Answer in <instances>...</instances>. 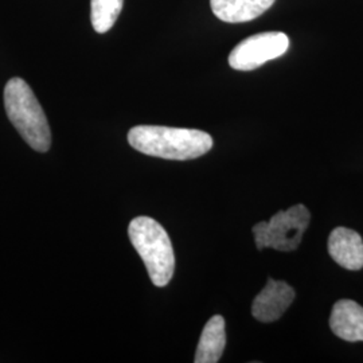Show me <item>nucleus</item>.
I'll use <instances>...</instances> for the list:
<instances>
[{"label":"nucleus","instance_id":"nucleus-1","mask_svg":"<svg viewBox=\"0 0 363 363\" xmlns=\"http://www.w3.org/2000/svg\"><path fill=\"white\" fill-rule=\"evenodd\" d=\"M128 142L144 155L169 160H191L208 154L213 147L211 136L203 130L162 125L133 127Z\"/></svg>","mask_w":363,"mask_h":363},{"label":"nucleus","instance_id":"nucleus-7","mask_svg":"<svg viewBox=\"0 0 363 363\" xmlns=\"http://www.w3.org/2000/svg\"><path fill=\"white\" fill-rule=\"evenodd\" d=\"M328 253L340 267L349 271L363 268L362 237L347 228H337L328 238Z\"/></svg>","mask_w":363,"mask_h":363},{"label":"nucleus","instance_id":"nucleus-8","mask_svg":"<svg viewBox=\"0 0 363 363\" xmlns=\"http://www.w3.org/2000/svg\"><path fill=\"white\" fill-rule=\"evenodd\" d=\"M330 327L343 340L362 342L363 307L352 300H339L333 307Z\"/></svg>","mask_w":363,"mask_h":363},{"label":"nucleus","instance_id":"nucleus-2","mask_svg":"<svg viewBox=\"0 0 363 363\" xmlns=\"http://www.w3.org/2000/svg\"><path fill=\"white\" fill-rule=\"evenodd\" d=\"M4 106L10 121L25 142L38 152L49 151L52 132L48 118L25 79L15 77L7 82Z\"/></svg>","mask_w":363,"mask_h":363},{"label":"nucleus","instance_id":"nucleus-3","mask_svg":"<svg viewBox=\"0 0 363 363\" xmlns=\"http://www.w3.org/2000/svg\"><path fill=\"white\" fill-rule=\"evenodd\" d=\"M130 242L144 261L151 281L166 286L175 271V256L164 228L150 217H136L128 228Z\"/></svg>","mask_w":363,"mask_h":363},{"label":"nucleus","instance_id":"nucleus-4","mask_svg":"<svg viewBox=\"0 0 363 363\" xmlns=\"http://www.w3.org/2000/svg\"><path fill=\"white\" fill-rule=\"evenodd\" d=\"M310 220L311 214L304 205H295L286 211H279L271 220H262L253 226L256 247L259 250L272 247L280 252H294L300 245Z\"/></svg>","mask_w":363,"mask_h":363},{"label":"nucleus","instance_id":"nucleus-5","mask_svg":"<svg viewBox=\"0 0 363 363\" xmlns=\"http://www.w3.org/2000/svg\"><path fill=\"white\" fill-rule=\"evenodd\" d=\"M289 38L284 33L269 31L244 39L229 55V65L235 70L249 72L286 54Z\"/></svg>","mask_w":363,"mask_h":363},{"label":"nucleus","instance_id":"nucleus-11","mask_svg":"<svg viewBox=\"0 0 363 363\" xmlns=\"http://www.w3.org/2000/svg\"><path fill=\"white\" fill-rule=\"evenodd\" d=\"M124 0H91V26L99 34L108 33L116 23Z\"/></svg>","mask_w":363,"mask_h":363},{"label":"nucleus","instance_id":"nucleus-10","mask_svg":"<svg viewBox=\"0 0 363 363\" xmlns=\"http://www.w3.org/2000/svg\"><path fill=\"white\" fill-rule=\"evenodd\" d=\"M226 346L225 319L216 315L203 327L195 352V363H217Z\"/></svg>","mask_w":363,"mask_h":363},{"label":"nucleus","instance_id":"nucleus-6","mask_svg":"<svg viewBox=\"0 0 363 363\" xmlns=\"http://www.w3.org/2000/svg\"><path fill=\"white\" fill-rule=\"evenodd\" d=\"M295 298V291L286 281L269 279L252 304V313L261 323H272L281 318Z\"/></svg>","mask_w":363,"mask_h":363},{"label":"nucleus","instance_id":"nucleus-9","mask_svg":"<svg viewBox=\"0 0 363 363\" xmlns=\"http://www.w3.org/2000/svg\"><path fill=\"white\" fill-rule=\"evenodd\" d=\"M274 0H210L211 11L228 23L250 22L268 11Z\"/></svg>","mask_w":363,"mask_h":363}]
</instances>
